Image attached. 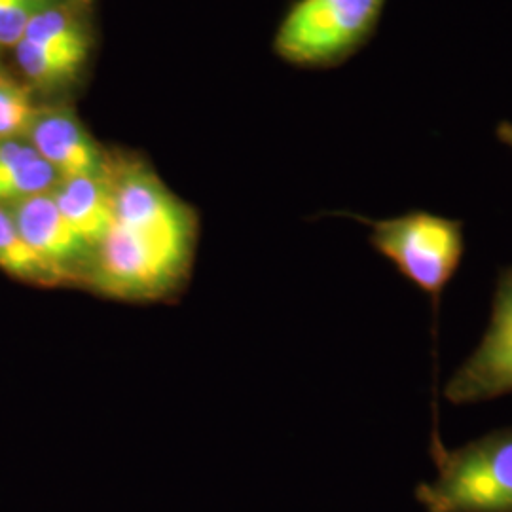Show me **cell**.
<instances>
[{
	"instance_id": "cell-17",
	"label": "cell",
	"mask_w": 512,
	"mask_h": 512,
	"mask_svg": "<svg viewBox=\"0 0 512 512\" xmlns=\"http://www.w3.org/2000/svg\"><path fill=\"white\" fill-rule=\"evenodd\" d=\"M0 2H2V0H0Z\"/></svg>"
},
{
	"instance_id": "cell-2",
	"label": "cell",
	"mask_w": 512,
	"mask_h": 512,
	"mask_svg": "<svg viewBox=\"0 0 512 512\" xmlns=\"http://www.w3.org/2000/svg\"><path fill=\"white\" fill-rule=\"evenodd\" d=\"M387 0H296L277 27L275 54L298 67H332L361 50Z\"/></svg>"
},
{
	"instance_id": "cell-10",
	"label": "cell",
	"mask_w": 512,
	"mask_h": 512,
	"mask_svg": "<svg viewBox=\"0 0 512 512\" xmlns=\"http://www.w3.org/2000/svg\"><path fill=\"white\" fill-rule=\"evenodd\" d=\"M61 177L29 141H0V205L54 192Z\"/></svg>"
},
{
	"instance_id": "cell-1",
	"label": "cell",
	"mask_w": 512,
	"mask_h": 512,
	"mask_svg": "<svg viewBox=\"0 0 512 512\" xmlns=\"http://www.w3.org/2000/svg\"><path fill=\"white\" fill-rule=\"evenodd\" d=\"M431 458L437 476L416 488L425 512H512V427L456 450L433 433Z\"/></svg>"
},
{
	"instance_id": "cell-8",
	"label": "cell",
	"mask_w": 512,
	"mask_h": 512,
	"mask_svg": "<svg viewBox=\"0 0 512 512\" xmlns=\"http://www.w3.org/2000/svg\"><path fill=\"white\" fill-rule=\"evenodd\" d=\"M27 141L54 167L61 179L109 173L107 156L73 110H38Z\"/></svg>"
},
{
	"instance_id": "cell-15",
	"label": "cell",
	"mask_w": 512,
	"mask_h": 512,
	"mask_svg": "<svg viewBox=\"0 0 512 512\" xmlns=\"http://www.w3.org/2000/svg\"><path fill=\"white\" fill-rule=\"evenodd\" d=\"M57 0H2L0 2V46H14L25 35L29 23Z\"/></svg>"
},
{
	"instance_id": "cell-12",
	"label": "cell",
	"mask_w": 512,
	"mask_h": 512,
	"mask_svg": "<svg viewBox=\"0 0 512 512\" xmlns=\"http://www.w3.org/2000/svg\"><path fill=\"white\" fill-rule=\"evenodd\" d=\"M21 40H29L46 48L90 50L88 29L69 0H57L52 6L44 8L29 23Z\"/></svg>"
},
{
	"instance_id": "cell-9",
	"label": "cell",
	"mask_w": 512,
	"mask_h": 512,
	"mask_svg": "<svg viewBox=\"0 0 512 512\" xmlns=\"http://www.w3.org/2000/svg\"><path fill=\"white\" fill-rule=\"evenodd\" d=\"M52 194L63 217L69 220L74 232L93 251L114 224V198L109 173L61 179Z\"/></svg>"
},
{
	"instance_id": "cell-11",
	"label": "cell",
	"mask_w": 512,
	"mask_h": 512,
	"mask_svg": "<svg viewBox=\"0 0 512 512\" xmlns=\"http://www.w3.org/2000/svg\"><path fill=\"white\" fill-rule=\"evenodd\" d=\"M0 270L38 287L65 285V277L29 247L8 207L0 205Z\"/></svg>"
},
{
	"instance_id": "cell-7",
	"label": "cell",
	"mask_w": 512,
	"mask_h": 512,
	"mask_svg": "<svg viewBox=\"0 0 512 512\" xmlns=\"http://www.w3.org/2000/svg\"><path fill=\"white\" fill-rule=\"evenodd\" d=\"M8 209L19 234L40 258L63 275L67 283L84 281L92 249L63 217L52 192L14 203Z\"/></svg>"
},
{
	"instance_id": "cell-16",
	"label": "cell",
	"mask_w": 512,
	"mask_h": 512,
	"mask_svg": "<svg viewBox=\"0 0 512 512\" xmlns=\"http://www.w3.org/2000/svg\"><path fill=\"white\" fill-rule=\"evenodd\" d=\"M495 135L501 143H505L507 147L512 148V124L511 122H501L497 129H495Z\"/></svg>"
},
{
	"instance_id": "cell-5",
	"label": "cell",
	"mask_w": 512,
	"mask_h": 512,
	"mask_svg": "<svg viewBox=\"0 0 512 512\" xmlns=\"http://www.w3.org/2000/svg\"><path fill=\"white\" fill-rule=\"evenodd\" d=\"M186 272L188 264L114 222L92 251L84 283L124 300H154L175 291Z\"/></svg>"
},
{
	"instance_id": "cell-14",
	"label": "cell",
	"mask_w": 512,
	"mask_h": 512,
	"mask_svg": "<svg viewBox=\"0 0 512 512\" xmlns=\"http://www.w3.org/2000/svg\"><path fill=\"white\" fill-rule=\"evenodd\" d=\"M37 114L31 92L12 76L0 73V141L27 137Z\"/></svg>"
},
{
	"instance_id": "cell-13",
	"label": "cell",
	"mask_w": 512,
	"mask_h": 512,
	"mask_svg": "<svg viewBox=\"0 0 512 512\" xmlns=\"http://www.w3.org/2000/svg\"><path fill=\"white\" fill-rule=\"evenodd\" d=\"M16 57L25 76L37 86H57L78 73L88 57V50L46 48L29 40H19Z\"/></svg>"
},
{
	"instance_id": "cell-3",
	"label": "cell",
	"mask_w": 512,
	"mask_h": 512,
	"mask_svg": "<svg viewBox=\"0 0 512 512\" xmlns=\"http://www.w3.org/2000/svg\"><path fill=\"white\" fill-rule=\"evenodd\" d=\"M363 220L372 228L370 245L393 262L408 281L429 294L437 310L440 296L463 260V222L421 209L393 219Z\"/></svg>"
},
{
	"instance_id": "cell-4",
	"label": "cell",
	"mask_w": 512,
	"mask_h": 512,
	"mask_svg": "<svg viewBox=\"0 0 512 512\" xmlns=\"http://www.w3.org/2000/svg\"><path fill=\"white\" fill-rule=\"evenodd\" d=\"M114 198V222L150 245L190 264L196 222L192 211L169 192L160 177L143 162H109Z\"/></svg>"
},
{
	"instance_id": "cell-6",
	"label": "cell",
	"mask_w": 512,
	"mask_h": 512,
	"mask_svg": "<svg viewBox=\"0 0 512 512\" xmlns=\"http://www.w3.org/2000/svg\"><path fill=\"white\" fill-rule=\"evenodd\" d=\"M512 393V266L497 275L492 317L478 348L444 387L452 404L482 403Z\"/></svg>"
}]
</instances>
